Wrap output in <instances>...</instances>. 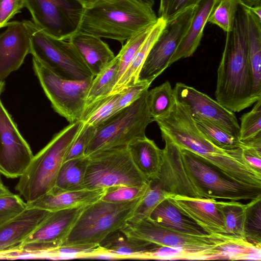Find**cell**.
Returning a JSON list of instances; mask_svg holds the SVG:
<instances>
[{
	"label": "cell",
	"mask_w": 261,
	"mask_h": 261,
	"mask_svg": "<svg viewBox=\"0 0 261 261\" xmlns=\"http://www.w3.org/2000/svg\"><path fill=\"white\" fill-rule=\"evenodd\" d=\"M162 165L155 180L166 192L195 198L252 200L261 187L238 181L199 155L180 148L165 136Z\"/></svg>",
	"instance_id": "6da1fadb"
},
{
	"label": "cell",
	"mask_w": 261,
	"mask_h": 261,
	"mask_svg": "<svg viewBox=\"0 0 261 261\" xmlns=\"http://www.w3.org/2000/svg\"><path fill=\"white\" fill-rule=\"evenodd\" d=\"M155 121L162 135L180 148L199 155L238 181L261 186V174L247 164L242 149H224L213 143L197 126L188 108L184 103L176 100L168 115Z\"/></svg>",
	"instance_id": "7a4b0ae2"
},
{
	"label": "cell",
	"mask_w": 261,
	"mask_h": 261,
	"mask_svg": "<svg viewBox=\"0 0 261 261\" xmlns=\"http://www.w3.org/2000/svg\"><path fill=\"white\" fill-rule=\"evenodd\" d=\"M216 100L232 112H239L258 100L252 95L247 61L244 19L239 5L231 31L226 41L217 70Z\"/></svg>",
	"instance_id": "3957f363"
},
{
	"label": "cell",
	"mask_w": 261,
	"mask_h": 261,
	"mask_svg": "<svg viewBox=\"0 0 261 261\" xmlns=\"http://www.w3.org/2000/svg\"><path fill=\"white\" fill-rule=\"evenodd\" d=\"M153 6L144 0H109L83 8L76 32L123 44L156 22L158 17Z\"/></svg>",
	"instance_id": "277c9868"
},
{
	"label": "cell",
	"mask_w": 261,
	"mask_h": 261,
	"mask_svg": "<svg viewBox=\"0 0 261 261\" xmlns=\"http://www.w3.org/2000/svg\"><path fill=\"white\" fill-rule=\"evenodd\" d=\"M83 125L81 120L70 123L34 155L15 186L27 203L36 200L54 188L66 153Z\"/></svg>",
	"instance_id": "5b68a950"
},
{
	"label": "cell",
	"mask_w": 261,
	"mask_h": 261,
	"mask_svg": "<svg viewBox=\"0 0 261 261\" xmlns=\"http://www.w3.org/2000/svg\"><path fill=\"white\" fill-rule=\"evenodd\" d=\"M143 196L120 203L100 199L87 205L61 246L99 244L110 234L127 225Z\"/></svg>",
	"instance_id": "8992f818"
},
{
	"label": "cell",
	"mask_w": 261,
	"mask_h": 261,
	"mask_svg": "<svg viewBox=\"0 0 261 261\" xmlns=\"http://www.w3.org/2000/svg\"><path fill=\"white\" fill-rule=\"evenodd\" d=\"M148 90L95 127L85 156L98 151L127 146L133 141L146 137V127L153 121L148 107Z\"/></svg>",
	"instance_id": "52a82bcc"
},
{
	"label": "cell",
	"mask_w": 261,
	"mask_h": 261,
	"mask_svg": "<svg viewBox=\"0 0 261 261\" xmlns=\"http://www.w3.org/2000/svg\"><path fill=\"white\" fill-rule=\"evenodd\" d=\"M87 156L85 189L116 186H142L150 181L135 164L127 146L98 151Z\"/></svg>",
	"instance_id": "ba28073f"
},
{
	"label": "cell",
	"mask_w": 261,
	"mask_h": 261,
	"mask_svg": "<svg viewBox=\"0 0 261 261\" xmlns=\"http://www.w3.org/2000/svg\"><path fill=\"white\" fill-rule=\"evenodd\" d=\"M30 54L64 79L83 81L94 77L68 39L54 38L35 25L31 36Z\"/></svg>",
	"instance_id": "9c48e42d"
},
{
	"label": "cell",
	"mask_w": 261,
	"mask_h": 261,
	"mask_svg": "<svg viewBox=\"0 0 261 261\" xmlns=\"http://www.w3.org/2000/svg\"><path fill=\"white\" fill-rule=\"evenodd\" d=\"M33 68L54 110L70 123L81 120L92 79L72 81L61 77L33 57Z\"/></svg>",
	"instance_id": "30bf717a"
},
{
	"label": "cell",
	"mask_w": 261,
	"mask_h": 261,
	"mask_svg": "<svg viewBox=\"0 0 261 261\" xmlns=\"http://www.w3.org/2000/svg\"><path fill=\"white\" fill-rule=\"evenodd\" d=\"M196 5L187 8L166 25L152 46L140 71L138 82H152L167 68L171 58L186 34L194 16Z\"/></svg>",
	"instance_id": "8fae6325"
},
{
	"label": "cell",
	"mask_w": 261,
	"mask_h": 261,
	"mask_svg": "<svg viewBox=\"0 0 261 261\" xmlns=\"http://www.w3.org/2000/svg\"><path fill=\"white\" fill-rule=\"evenodd\" d=\"M33 22L48 35L68 39L76 32L83 8L69 0H24Z\"/></svg>",
	"instance_id": "7c38bea8"
},
{
	"label": "cell",
	"mask_w": 261,
	"mask_h": 261,
	"mask_svg": "<svg viewBox=\"0 0 261 261\" xmlns=\"http://www.w3.org/2000/svg\"><path fill=\"white\" fill-rule=\"evenodd\" d=\"M86 206L49 212L32 233L14 248L20 251L18 258L61 246Z\"/></svg>",
	"instance_id": "4fadbf2b"
},
{
	"label": "cell",
	"mask_w": 261,
	"mask_h": 261,
	"mask_svg": "<svg viewBox=\"0 0 261 261\" xmlns=\"http://www.w3.org/2000/svg\"><path fill=\"white\" fill-rule=\"evenodd\" d=\"M34 155L0 99V174L9 178L20 177Z\"/></svg>",
	"instance_id": "5bb4252c"
},
{
	"label": "cell",
	"mask_w": 261,
	"mask_h": 261,
	"mask_svg": "<svg viewBox=\"0 0 261 261\" xmlns=\"http://www.w3.org/2000/svg\"><path fill=\"white\" fill-rule=\"evenodd\" d=\"M129 237L148 241L156 246H183L188 248L215 247L237 239L225 234L192 236L167 229L149 218L127 225L121 229ZM238 239V238H237Z\"/></svg>",
	"instance_id": "9a60e30c"
},
{
	"label": "cell",
	"mask_w": 261,
	"mask_h": 261,
	"mask_svg": "<svg viewBox=\"0 0 261 261\" xmlns=\"http://www.w3.org/2000/svg\"><path fill=\"white\" fill-rule=\"evenodd\" d=\"M173 91L176 100L188 108L193 118L206 120L239 139L240 125L233 112L182 83H177Z\"/></svg>",
	"instance_id": "2e32d148"
},
{
	"label": "cell",
	"mask_w": 261,
	"mask_h": 261,
	"mask_svg": "<svg viewBox=\"0 0 261 261\" xmlns=\"http://www.w3.org/2000/svg\"><path fill=\"white\" fill-rule=\"evenodd\" d=\"M34 25L29 20L9 21L0 34V81L17 70L30 54Z\"/></svg>",
	"instance_id": "e0dca14e"
},
{
	"label": "cell",
	"mask_w": 261,
	"mask_h": 261,
	"mask_svg": "<svg viewBox=\"0 0 261 261\" xmlns=\"http://www.w3.org/2000/svg\"><path fill=\"white\" fill-rule=\"evenodd\" d=\"M167 199L207 233L225 234L224 223L216 199L195 198L172 194Z\"/></svg>",
	"instance_id": "ac0fdd59"
},
{
	"label": "cell",
	"mask_w": 261,
	"mask_h": 261,
	"mask_svg": "<svg viewBox=\"0 0 261 261\" xmlns=\"http://www.w3.org/2000/svg\"><path fill=\"white\" fill-rule=\"evenodd\" d=\"M49 211L27 207L0 225V252L12 250L35 229Z\"/></svg>",
	"instance_id": "d6986e66"
},
{
	"label": "cell",
	"mask_w": 261,
	"mask_h": 261,
	"mask_svg": "<svg viewBox=\"0 0 261 261\" xmlns=\"http://www.w3.org/2000/svg\"><path fill=\"white\" fill-rule=\"evenodd\" d=\"M240 7L244 19L252 95L258 100L261 99V19L249 9Z\"/></svg>",
	"instance_id": "ffe728a7"
},
{
	"label": "cell",
	"mask_w": 261,
	"mask_h": 261,
	"mask_svg": "<svg viewBox=\"0 0 261 261\" xmlns=\"http://www.w3.org/2000/svg\"><path fill=\"white\" fill-rule=\"evenodd\" d=\"M106 190L107 188L69 191L51 190L36 200L27 203V207L52 212L87 205L101 199Z\"/></svg>",
	"instance_id": "44dd1931"
},
{
	"label": "cell",
	"mask_w": 261,
	"mask_h": 261,
	"mask_svg": "<svg viewBox=\"0 0 261 261\" xmlns=\"http://www.w3.org/2000/svg\"><path fill=\"white\" fill-rule=\"evenodd\" d=\"M68 40L94 76L115 57L108 45L99 37L75 32Z\"/></svg>",
	"instance_id": "7402d4cb"
},
{
	"label": "cell",
	"mask_w": 261,
	"mask_h": 261,
	"mask_svg": "<svg viewBox=\"0 0 261 261\" xmlns=\"http://www.w3.org/2000/svg\"><path fill=\"white\" fill-rule=\"evenodd\" d=\"M220 0H201L197 5L191 24L171 58L169 67L182 59L192 56L199 46L208 18Z\"/></svg>",
	"instance_id": "603a6c76"
},
{
	"label": "cell",
	"mask_w": 261,
	"mask_h": 261,
	"mask_svg": "<svg viewBox=\"0 0 261 261\" xmlns=\"http://www.w3.org/2000/svg\"><path fill=\"white\" fill-rule=\"evenodd\" d=\"M127 147L135 164L144 176L148 181L156 179L162 165V149L146 136L133 141Z\"/></svg>",
	"instance_id": "cb8c5ba5"
},
{
	"label": "cell",
	"mask_w": 261,
	"mask_h": 261,
	"mask_svg": "<svg viewBox=\"0 0 261 261\" xmlns=\"http://www.w3.org/2000/svg\"><path fill=\"white\" fill-rule=\"evenodd\" d=\"M149 218L159 225L179 233L192 236L208 234L182 214L168 199L162 201Z\"/></svg>",
	"instance_id": "d4e9b609"
},
{
	"label": "cell",
	"mask_w": 261,
	"mask_h": 261,
	"mask_svg": "<svg viewBox=\"0 0 261 261\" xmlns=\"http://www.w3.org/2000/svg\"><path fill=\"white\" fill-rule=\"evenodd\" d=\"M166 23V20L159 17L142 44L130 65L118 81L111 95L120 93L138 82L141 68L152 46L158 38Z\"/></svg>",
	"instance_id": "484cf974"
},
{
	"label": "cell",
	"mask_w": 261,
	"mask_h": 261,
	"mask_svg": "<svg viewBox=\"0 0 261 261\" xmlns=\"http://www.w3.org/2000/svg\"><path fill=\"white\" fill-rule=\"evenodd\" d=\"M99 245L106 251L123 259H139L142 253L154 246L146 240L129 237L121 230L110 234Z\"/></svg>",
	"instance_id": "4316f807"
},
{
	"label": "cell",
	"mask_w": 261,
	"mask_h": 261,
	"mask_svg": "<svg viewBox=\"0 0 261 261\" xmlns=\"http://www.w3.org/2000/svg\"><path fill=\"white\" fill-rule=\"evenodd\" d=\"M118 69L119 60L116 56L94 77L87 96L84 113L94 105L111 95L118 81Z\"/></svg>",
	"instance_id": "83f0119b"
},
{
	"label": "cell",
	"mask_w": 261,
	"mask_h": 261,
	"mask_svg": "<svg viewBox=\"0 0 261 261\" xmlns=\"http://www.w3.org/2000/svg\"><path fill=\"white\" fill-rule=\"evenodd\" d=\"M87 163V156L63 162L51 190L69 191L85 189L84 178Z\"/></svg>",
	"instance_id": "f1b7e54d"
},
{
	"label": "cell",
	"mask_w": 261,
	"mask_h": 261,
	"mask_svg": "<svg viewBox=\"0 0 261 261\" xmlns=\"http://www.w3.org/2000/svg\"><path fill=\"white\" fill-rule=\"evenodd\" d=\"M225 227V234L233 237L245 239L244 222L246 205L238 201H217Z\"/></svg>",
	"instance_id": "f546056e"
},
{
	"label": "cell",
	"mask_w": 261,
	"mask_h": 261,
	"mask_svg": "<svg viewBox=\"0 0 261 261\" xmlns=\"http://www.w3.org/2000/svg\"><path fill=\"white\" fill-rule=\"evenodd\" d=\"M176 101L173 89L169 81L148 90V107L153 121L168 115L173 110Z\"/></svg>",
	"instance_id": "4dcf8cb0"
},
{
	"label": "cell",
	"mask_w": 261,
	"mask_h": 261,
	"mask_svg": "<svg viewBox=\"0 0 261 261\" xmlns=\"http://www.w3.org/2000/svg\"><path fill=\"white\" fill-rule=\"evenodd\" d=\"M170 194L163 190L155 180L150 181L146 193L127 224L136 223L149 218L155 208Z\"/></svg>",
	"instance_id": "1f68e13d"
},
{
	"label": "cell",
	"mask_w": 261,
	"mask_h": 261,
	"mask_svg": "<svg viewBox=\"0 0 261 261\" xmlns=\"http://www.w3.org/2000/svg\"><path fill=\"white\" fill-rule=\"evenodd\" d=\"M220 259L261 260V247L246 240L234 239L219 246Z\"/></svg>",
	"instance_id": "d6a6232c"
},
{
	"label": "cell",
	"mask_w": 261,
	"mask_h": 261,
	"mask_svg": "<svg viewBox=\"0 0 261 261\" xmlns=\"http://www.w3.org/2000/svg\"><path fill=\"white\" fill-rule=\"evenodd\" d=\"M193 118L198 128L217 146L224 149L244 148L243 142L220 127L204 119Z\"/></svg>",
	"instance_id": "836d02e7"
},
{
	"label": "cell",
	"mask_w": 261,
	"mask_h": 261,
	"mask_svg": "<svg viewBox=\"0 0 261 261\" xmlns=\"http://www.w3.org/2000/svg\"><path fill=\"white\" fill-rule=\"evenodd\" d=\"M246 205L245 239L255 246L261 247V197L251 200Z\"/></svg>",
	"instance_id": "e575fe53"
},
{
	"label": "cell",
	"mask_w": 261,
	"mask_h": 261,
	"mask_svg": "<svg viewBox=\"0 0 261 261\" xmlns=\"http://www.w3.org/2000/svg\"><path fill=\"white\" fill-rule=\"evenodd\" d=\"M104 252L107 251L97 244L67 245L30 255L29 258L49 259L56 255H68L75 258H86L89 255Z\"/></svg>",
	"instance_id": "d590c367"
},
{
	"label": "cell",
	"mask_w": 261,
	"mask_h": 261,
	"mask_svg": "<svg viewBox=\"0 0 261 261\" xmlns=\"http://www.w3.org/2000/svg\"><path fill=\"white\" fill-rule=\"evenodd\" d=\"M120 93L113 94L101 99L84 113L81 120L95 127L114 114Z\"/></svg>",
	"instance_id": "8d00e7d4"
},
{
	"label": "cell",
	"mask_w": 261,
	"mask_h": 261,
	"mask_svg": "<svg viewBox=\"0 0 261 261\" xmlns=\"http://www.w3.org/2000/svg\"><path fill=\"white\" fill-rule=\"evenodd\" d=\"M237 0H220L207 22L218 25L226 33L231 31L239 7Z\"/></svg>",
	"instance_id": "74e56055"
},
{
	"label": "cell",
	"mask_w": 261,
	"mask_h": 261,
	"mask_svg": "<svg viewBox=\"0 0 261 261\" xmlns=\"http://www.w3.org/2000/svg\"><path fill=\"white\" fill-rule=\"evenodd\" d=\"M153 25L133 35L125 41L124 44H122L121 49L116 56L119 60L118 81L130 65L138 50L150 32Z\"/></svg>",
	"instance_id": "f35d334b"
},
{
	"label": "cell",
	"mask_w": 261,
	"mask_h": 261,
	"mask_svg": "<svg viewBox=\"0 0 261 261\" xmlns=\"http://www.w3.org/2000/svg\"><path fill=\"white\" fill-rule=\"evenodd\" d=\"M254 103L252 110L241 118L239 139L243 142L261 133V99Z\"/></svg>",
	"instance_id": "ab89813d"
},
{
	"label": "cell",
	"mask_w": 261,
	"mask_h": 261,
	"mask_svg": "<svg viewBox=\"0 0 261 261\" xmlns=\"http://www.w3.org/2000/svg\"><path fill=\"white\" fill-rule=\"evenodd\" d=\"M150 182L142 186H116L108 188L101 199L113 203L131 201L143 196L146 193Z\"/></svg>",
	"instance_id": "60d3db41"
},
{
	"label": "cell",
	"mask_w": 261,
	"mask_h": 261,
	"mask_svg": "<svg viewBox=\"0 0 261 261\" xmlns=\"http://www.w3.org/2000/svg\"><path fill=\"white\" fill-rule=\"evenodd\" d=\"M95 132V127L84 123L79 134L68 148L63 162L84 156L86 148Z\"/></svg>",
	"instance_id": "b9f144b4"
},
{
	"label": "cell",
	"mask_w": 261,
	"mask_h": 261,
	"mask_svg": "<svg viewBox=\"0 0 261 261\" xmlns=\"http://www.w3.org/2000/svg\"><path fill=\"white\" fill-rule=\"evenodd\" d=\"M27 208L21 197L11 193L0 197V225L18 215Z\"/></svg>",
	"instance_id": "7bdbcfd3"
},
{
	"label": "cell",
	"mask_w": 261,
	"mask_h": 261,
	"mask_svg": "<svg viewBox=\"0 0 261 261\" xmlns=\"http://www.w3.org/2000/svg\"><path fill=\"white\" fill-rule=\"evenodd\" d=\"M150 85V83L146 81L138 82L120 92V95L115 107V113L135 101L145 90L148 89Z\"/></svg>",
	"instance_id": "ee69618b"
},
{
	"label": "cell",
	"mask_w": 261,
	"mask_h": 261,
	"mask_svg": "<svg viewBox=\"0 0 261 261\" xmlns=\"http://www.w3.org/2000/svg\"><path fill=\"white\" fill-rule=\"evenodd\" d=\"M24 7V0H0V29Z\"/></svg>",
	"instance_id": "f6af8a7d"
},
{
	"label": "cell",
	"mask_w": 261,
	"mask_h": 261,
	"mask_svg": "<svg viewBox=\"0 0 261 261\" xmlns=\"http://www.w3.org/2000/svg\"><path fill=\"white\" fill-rule=\"evenodd\" d=\"M201 0H170L164 19H170L188 7L197 5Z\"/></svg>",
	"instance_id": "bcb514c9"
},
{
	"label": "cell",
	"mask_w": 261,
	"mask_h": 261,
	"mask_svg": "<svg viewBox=\"0 0 261 261\" xmlns=\"http://www.w3.org/2000/svg\"><path fill=\"white\" fill-rule=\"evenodd\" d=\"M242 151L243 158L247 164L261 174V155L247 149H242Z\"/></svg>",
	"instance_id": "7dc6e473"
},
{
	"label": "cell",
	"mask_w": 261,
	"mask_h": 261,
	"mask_svg": "<svg viewBox=\"0 0 261 261\" xmlns=\"http://www.w3.org/2000/svg\"><path fill=\"white\" fill-rule=\"evenodd\" d=\"M243 143L244 147L243 149H247L261 155V133Z\"/></svg>",
	"instance_id": "c3c4849f"
},
{
	"label": "cell",
	"mask_w": 261,
	"mask_h": 261,
	"mask_svg": "<svg viewBox=\"0 0 261 261\" xmlns=\"http://www.w3.org/2000/svg\"><path fill=\"white\" fill-rule=\"evenodd\" d=\"M86 258H92V259H109V260H116V259H123L121 257L110 253L109 252H104L95 254L93 255H89L86 257Z\"/></svg>",
	"instance_id": "681fc988"
},
{
	"label": "cell",
	"mask_w": 261,
	"mask_h": 261,
	"mask_svg": "<svg viewBox=\"0 0 261 261\" xmlns=\"http://www.w3.org/2000/svg\"><path fill=\"white\" fill-rule=\"evenodd\" d=\"M239 5L246 8L261 6V0H237Z\"/></svg>",
	"instance_id": "f907efd6"
},
{
	"label": "cell",
	"mask_w": 261,
	"mask_h": 261,
	"mask_svg": "<svg viewBox=\"0 0 261 261\" xmlns=\"http://www.w3.org/2000/svg\"><path fill=\"white\" fill-rule=\"evenodd\" d=\"M83 8H88L98 3L109 0H74Z\"/></svg>",
	"instance_id": "816d5d0a"
},
{
	"label": "cell",
	"mask_w": 261,
	"mask_h": 261,
	"mask_svg": "<svg viewBox=\"0 0 261 261\" xmlns=\"http://www.w3.org/2000/svg\"><path fill=\"white\" fill-rule=\"evenodd\" d=\"M169 1L170 0H160L159 10V17L164 18Z\"/></svg>",
	"instance_id": "f5cc1de1"
},
{
	"label": "cell",
	"mask_w": 261,
	"mask_h": 261,
	"mask_svg": "<svg viewBox=\"0 0 261 261\" xmlns=\"http://www.w3.org/2000/svg\"><path fill=\"white\" fill-rule=\"evenodd\" d=\"M12 193L3 182L0 176V197Z\"/></svg>",
	"instance_id": "db71d44e"
},
{
	"label": "cell",
	"mask_w": 261,
	"mask_h": 261,
	"mask_svg": "<svg viewBox=\"0 0 261 261\" xmlns=\"http://www.w3.org/2000/svg\"><path fill=\"white\" fill-rule=\"evenodd\" d=\"M259 19H261V6L248 8Z\"/></svg>",
	"instance_id": "11a10c76"
},
{
	"label": "cell",
	"mask_w": 261,
	"mask_h": 261,
	"mask_svg": "<svg viewBox=\"0 0 261 261\" xmlns=\"http://www.w3.org/2000/svg\"><path fill=\"white\" fill-rule=\"evenodd\" d=\"M5 83L4 81H0V96L4 90Z\"/></svg>",
	"instance_id": "9f6ffc18"
}]
</instances>
